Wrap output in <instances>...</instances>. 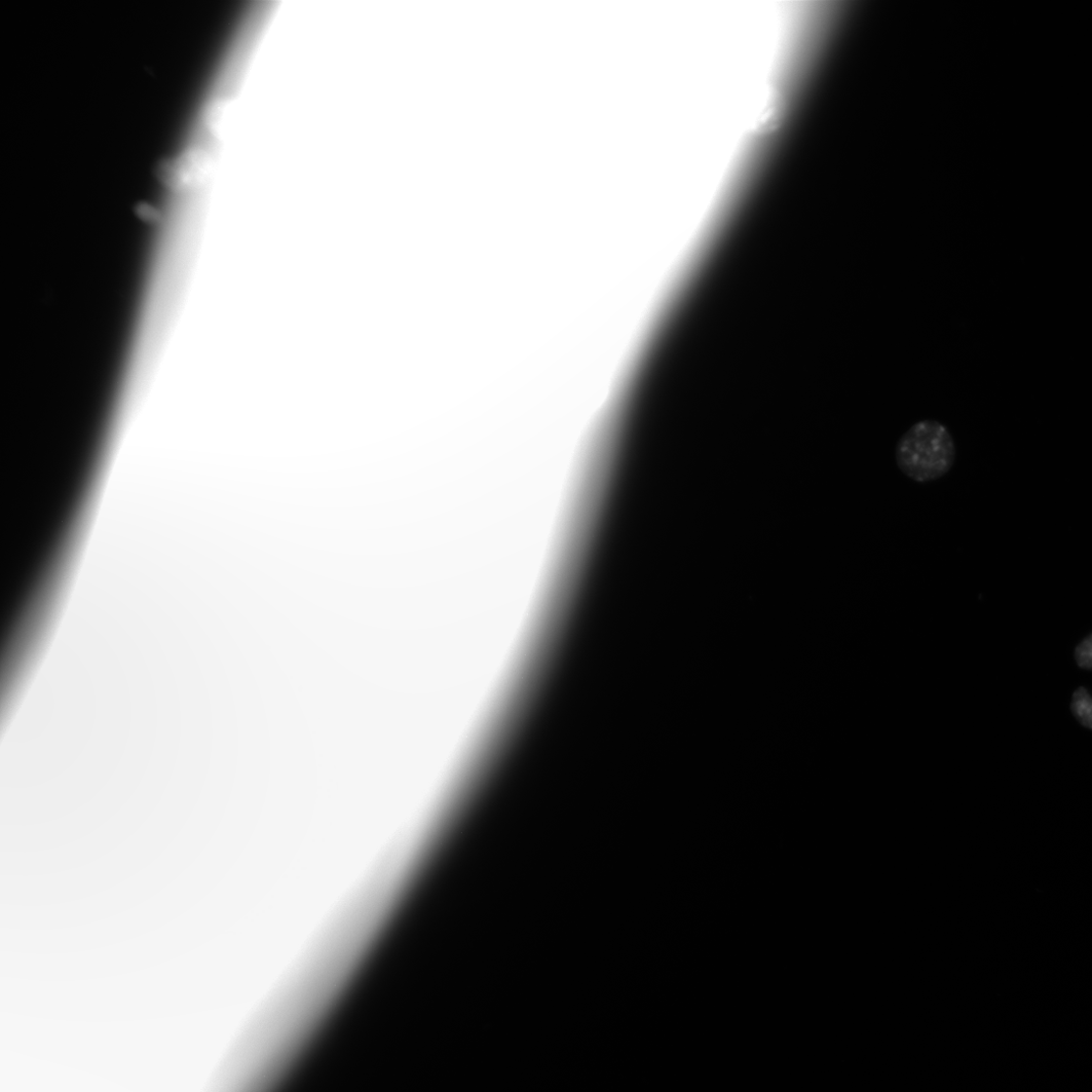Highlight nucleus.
Listing matches in <instances>:
<instances>
[{
    "label": "nucleus",
    "mask_w": 1092,
    "mask_h": 1092,
    "mask_svg": "<svg viewBox=\"0 0 1092 1092\" xmlns=\"http://www.w3.org/2000/svg\"><path fill=\"white\" fill-rule=\"evenodd\" d=\"M1075 659L1080 668L1092 670V634L1087 636L1076 648Z\"/></svg>",
    "instance_id": "obj_3"
},
{
    "label": "nucleus",
    "mask_w": 1092,
    "mask_h": 1092,
    "mask_svg": "<svg viewBox=\"0 0 1092 1092\" xmlns=\"http://www.w3.org/2000/svg\"><path fill=\"white\" fill-rule=\"evenodd\" d=\"M1071 710L1083 727L1092 730V697L1085 688H1079L1073 694Z\"/></svg>",
    "instance_id": "obj_2"
},
{
    "label": "nucleus",
    "mask_w": 1092,
    "mask_h": 1092,
    "mask_svg": "<svg viewBox=\"0 0 1092 1092\" xmlns=\"http://www.w3.org/2000/svg\"><path fill=\"white\" fill-rule=\"evenodd\" d=\"M895 459L901 473L909 479L917 482H933L954 467L955 441L943 423L922 420L900 437Z\"/></svg>",
    "instance_id": "obj_1"
}]
</instances>
